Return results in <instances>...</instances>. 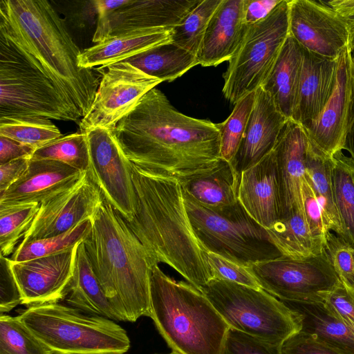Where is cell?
Masks as SVG:
<instances>
[{"instance_id": "3", "label": "cell", "mask_w": 354, "mask_h": 354, "mask_svg": "<svg viewBox=\"0 0 354 354\" xmlns=\"http://www.w3.org/2000/svg\"><path fill=\"white\" fill-rule=\"evenodd\" d=\"M0 31L36 59L81 118L86 115L100 81L79 66L82 51L49 1L1 0Z\"/></svg>"}, {"instance_id": "34", "label": "cell", "mask_w": 354, "mask_h": 354, "mask_svg": "<svg viewBox=\"0 0 354 354\" xmlns=\"http://www.w3.org/2000/svg\"><path fill=\"white\" fill-rule=\"evenodd\" d=\"M0 136L35 149L62 136L50 119L32 116L0 118Z\"/></svg>"}, {"instance_id": "45", "label": "cell", "mask_w": 354, "mask_h": 354, "mask_svg": "<svg viewBox=\"0 0 354 354\" xmlns=\"http://www.w3.org/2000/svg\"><path fill=\"white\" fill-rule=\"evenodd\" d=\"M324 304L354 333V290L340 281Z\"/></svg>"}, {"instance_id": "39", "label": "cell", "mask_w": 354, "mask_h": 354, "mask_svg": "<svg viewBox=\"0 0 354 354\" xmlns=\"http://www.w3.org/2000/svg\"><path fill=\"white\" fill-rule=\"evenodd\" d=\"M221 1L202 0L172 29L171 42L196 56L208 23Z\"/></svg>"}, {"instance_id": "25", "label": "cell", "mask_w": 354, "mask_h": 354, "mask_svg": "<svg viewBox=\"0 0 354 354\" xmlns=\"http://www.w3.org/2000/svg\"><path fill=\"white\" fill-rule=\"evenodd\" d=\"M171 31L136 30L106 39L82 51L78 64L81 68L93 69L122 62L147 50L171 42Z\"/></svg>"}, {"instance_id": "41", "label": "cell", "mask_w": 354, "mask_h": 354, "mask_svg": "<svg viewBox=\"0 0 354 354\" xmlns=\"http://www.w3.org/2000/svg\"><path fill=\"white\" fill-rule=\"evenodd\" d=\"M324 250L340 281L354 290V250L343 239L329 231Z\"/></svg>"}, {"instance_id": "16", "label": "cell", "mask_w": 354, "mask_h": 354, "mask_svg": "<svg viewBox=\"0 0 354 354\" xmlns=\"http://www.w3.org/2000/svg\"><path fill=\"white\" fill-rule=\"evenodd\" d=\"M104 198L87 171L74 184L43 201L21 243L63 234L91 219Z\"/></svg>"}, {"instance_id": "40", "label": "cell", "mask_w": 354, "mask_h": 354, "mask_svg": "<svg viewBox=\"0 0 354 354\" xmlns=\"http://www.w3.org/2000/svg\"><path fill=\"white\" fill-rule=\"evenodd\" d=\"M255 100V91L238 101L223 122L216 124L221 140V158L230 161L236 153L243 136Z\"/></svg>"}, {"instance_id": "12", "label": "cell", "mask_w": 354, "mask_h": 354, "mask_svg": "<svg viewBox=\"0 0 354 354\" xmlns=\"http://www.w3.org/2000/svg\"><path fill=\"white\" fill-rule=\"evenodd\" d=\"M289 35L304 49L336 59L348 46L354 49V20L326 1L288 0Z\"/></svg>"}, {"instance_id": "43", "label": "cell", "mask_w": 354, "mask_h": 354, "mask_svg": "<svg viewBox=\"0 0 354 354\" xmlns=\"http://www.w3.org/2000/svg\"><path fill=\"white\" fill-rule=\"evenodd\" d=\"M205 257L213 279L232 281L254 288H261L248 268L206 250Z\"/></svg>"}, {"instance_id": "18", "label": "cell", "mask_w": 354, "mask_h": 354, "mask_svg": "<svg viewBox=\"0 0 354 354\" xmlns=\"http://www.w3.org/2000/svg\"><path fill=\"white\" fill-rule=\"evenodd\" d=\"M202 0H131L97 23L93 42L126 32L151 29L172 30Z\"/></svg>"}, {"instance_id": "20", "label": "cell", "mask_w": 354, "mask_h": 354, "mask_svg": "<svg viewBox=\"0 0 354 354\" xmlns=\"http://www.w3.org/2000/svg\"><path fill=\"white\" fill-rule=\"evenodd\" d=\"M310 138L299 122L288 119L281 131L274 151L279 188L281 215L303 210L301 186Z\"/></svg>"}, {"instance_id": "19", "label": "cell", "mask_w": 354, "mask_h": 354, "mask_svg": "<svg viewBox=\"0 0 354 354\" xmlns=\"http://www.w3.org/2000/svg\"><path fill=\"white\" fill-rule=\"evenodd\" d=\"M288 120L270 95L259 87L239 149L230 161L239 178L243 171L274 150Z\"/></svg>"}, {"instance_id": "14", "label": "cell", "mask_w": 354, "mask_h": 354, "mask_svg": "<svg viewBox=\"0 0 354 354\" xmlns=\"http://www.w3.org/2000/svg\"><path fill=\"white\" fill-rule=\"evenodd\" d=\"M97 71L102 77L91 109L79 122L82 132L95 128L113 129L148 91L162 82L125 62Z\"/></svg>"}, {"instance_id": "31", "label": "cell", "mask_w": 354, "mask_h": 354, "mask_svg": "<svg viewBox=\"0 0 354 354\" xmlns=\"http://www.w3.org/2000/svg\"><path fill=\"white\" fill-rule=\"evenodd\" d=\"M333 157L322 152L310 139L306 173L321 207L327 230L342 238V228L333 193Z\"/></svg>"}, {"instance_id": "26", "label": "cell", "mask_w": 354, "mask_h": 354, "mask_svg": "<svg viewBox=\"0 0 354 354\" xmlns=\"http://www.w3.org/2000/svg\"><path fill=\"white\" fill-rule=\"evenodd\" d=\"M302 48L290 35L261 88L272 97L278 109L292 119L297 103L302 65Z\"/></svg>"}, {"instance_id": "11", "label": "cell", "mask_w": 354, "mask_h": 354, "mask_svg": "<svg viewBox=\"0 0 354 354\" xmlns=\"http://www.w3.org/2000/svg\"><path fill=\"white\" fill-rule=\"evenodd\" d=\"M248 269L262 289L285 301L324 303L340 283L325 250L302 258L282 256Z\"/></svg>"}, {"instance_id": "38", "label": "cell", "mask_w": 354, "mask_h": 354, "mask_svg": "<svg viewBox=\"0 0 354 354\" xmlns=\"http://www.w3.org/2000/svg\"><path fill=\"white\" fill-rule=\"evenodd\" d=\"M0 315V354H55L19 316Z\"/></svg>"}, {"instance_id": "10", "label": "cell", "mask_w": 354, "mask_h": 354, "mask_svg": "<svg viewBox=\"0 0 354 354\" xmlns=\"http://www.w3.org/2000/svg\"><path fill=\"white\" fill-rule=\"evenodd\" d=\"M289 35L288 0H281L263 19L248 25L223 74L222 93L235 104L261 86Z\"/></svg>"}, {"instance_id": "30", "label": "cell", "mask_w": 354, "mask_h": 354, "mask_svg": "<svg viewBox=\"0 0 354 354\" xmlns=\"http://www.w3.org/2000/svg\"><path fill=\"white\" fill-rule=\"evenodd\" d=\"M122 62L162 82H171L198 64L196 55L173 42L147 50Z\"/></svg>"}, {"instance_id": "52", "label": "cell", "mask_w": 354, "mask_h": 354, "mask_svg": "<svg viewBox=\"0 0 354 354\" xmlns=\"http://www.w3.org/2000/svg\"><path fill=\"white\" fill-rule=\"evenodd\" d=\"M344 149L348 151L350 156L354 159V103L351 114Z\"/></svg>"}, {"instance_id": "13", "label": "cell", "mask_w": 354, "mask_h": 354, "mask_svg": "<svg viewBox=\"0 0 354 354\" xmlns=\"http://www.w3.org/2000/svg\"><path fill=\"white\" fill-rule=\"evenodd\" d=\"M89 166L88 174L104 199L126 221L136 211L133 182V164L119 145L112 129L95 128L86 132Z\"/></svg>"}, {"instance_id": "29", "label": "cell", "mask_w": 354, "mask_h": 354, "mask_svg": "<svg viewBox=\"0 0 354 354\" xmlns=\"http://www.w3.org/2000/svg\"><path fill=\"white\" fill-rule=\"evenodd\" d=\"M239 176L231 163L221 159L210 172L182 185L183 191L209 208H221L238 200Z\"/></svg>"}, {"instance_id": "32", "label": "cell", "mask_w": 354, "mask_h": 354, "mask_svg": "<svg viewBox=\"0 0 354 354\" xmlns=\"http://www.w3.org/2000/svg\"><path fill=\"white\" fill-rule=\"evenodd\" d=\"M267 230L283 256L302 258L324 251L312 239L302 209H294L280 217Z\"/></svg>"}, {"instance_id": "2", "label": "cell", "mask_w": 354, "mask_h": 354, "mask_svg": "<svg viewBox=\"0 0 354 354\" xmlns=\"http://www.w3.org/2000/svg\"><path fill=\"white\" fill-rule=\"evenodd\" d=\"M136 211L126 221L149 254L201 290L213 279L186 209L181 184L133 165Z\"/></svg>"}, {"instance_id": "27", "label": "cell", "mask_w": 354, "mask_h": 354, "mask_svg": "<svg viewBox=\"0 0 354 354\" xmlns=\"http://www.w3.org/2000/svg\"><path fill=\"white\" fill-rule=\"evenodd\" d=\"M64 300L85 313L122 321L94 272L84 241L77 245L74 274Z\"/></svg>"}, {"instance_id": "53", "label": "cell", "mask_w": 354, "mask_h": 354, "mask_svg": "<svg viewBox=\"0 0 354 354\" xmlns=\"http://www.w3.org/2000/svg\"><path fill=\"white\" fill-rule=\"evenodd\" d=\"M167 354H182V353H178V352H176V351H172L171 353H167Z\"/></svg>"}, {"instance_id": "54", "label": "cell", "mask_w": 354, "mask_h": 354, "mask_svg": "<svg viewBox=\"0 0 354 354\" xmlns=\"http://www.w3.org/2000/svg\"><path fill=\"white\" fill-rule=\"evenodd\" d=\"M352 19L354 20V16L352 17ZM353 55H354V49L353 50Z\"/></svg>"}, {"instance_id": "21", "label": "cell", "mask_w": 354, "mask_h": 354, "mask_svg": "<svg viewBox=\"0 0 354 354\" xmlns=\"http://www.w3.org/2000/svg\"><path fill=\"white\" fill-rule=\"evenodd\" d=\"M245 3V0H222L205 32L196 55L198 64L215 66L233 57L248 28Z\"/></svg>"}, {"instance_id": "22", "label": "cell", "mask_w": 354, "mask_h": 354, "mask_svg": "<svg viewBox=\"0 0 354 354\" xmlns=\"http://www.w3.org/2000/svg\"><path fill=\"white\" fill-rule=\"evenodd\" d=\"M84 172L59 161L30 160L24 175L0 194V205L41 204L74 184Z\"/></svg>"}, {"instance_id": "36", "label": "cell", "mask_w": 354, "mask_h": 354, "mask_svg": "<svg viewBox=\"0 0 354 354\" xmlns=\"http://www.w3.org/2000/svg\"><path fill=\"white\" fill-rule=\"evenodd\" d=\"M30 160L59 161L82 172L88 171L89 151L86 133L80 131L61 136L36 149Z\"/></svg>"}, {"instance_id": "37", "label": "cell", "mask_w": 354, "mask_h": 354, "mask_svg": "<svg viewBox=\"0 0 354 354\" xmlns=\"http://www.w3.org/2000/svg\"><path fill=\"white\" fill-rule=\"evenodd\" d=\"M39 203L0 205V254L14 252L17 243L30 228L39 212Z\"/></svg>"}, {"instance_id": "1", "label": "cell", "mask_w": 354, "mask_h": 354, "mask_svg": "<svg viewBox=\"0 0 354 354\" xmlns=\"http://www.w3.org/2000/svg\"><path fill=\"white\" fill-rule=\"evenodd\" d=\"M112 129L134 165L181 185L210 172L221 159L216 124L179 112L156 88Z\"/></svg>"}, {"instance_id": "15", "label": "cell", "mask_w": 354, "mask_h": 354, "mask_svg": "<svg viewBox=\"0 0 354 354\" xmlns=\"http://www.w3.org/2000/svg\"><path fill=\"white\" fill-rule=\"evenodd\" d=\"M353 50V46H348L337 58L333 91L319 115L301 124L314 145L330 157L345 149L354 103Z\"/></svg>"}, {"instance_id": "35", "label": "cell", "mask_w": 354, "mask_h": 354, "mask_svg": "<svg viewBox=\"0 0 354 354\" xmlns=\"http://www.w3.org/2000/svg\"><path fill=\"white\" fill-rule=\"evenodd\" d=\"M91 228V219H87L63 234L20 243L10 259L21 262L64 252L84 241Z\"/></svg>"}, {"instance_id": "50", "label": "cell", "mask_w": 354, "mask_h": 354, "mask_svg": "<svg viewBox=\"0 0 354 354\" xmlns=\"http://www.w3.org/2000/svg\"><path fill=\"white\" fill-rule=\"evenodd\" d=\"M281 0H245V18L248 25L265 19Z\"/></svg>"}, {"instance_id": "28", "label": "cell", "mask_w": 354, "mask_h": 354, "mask_svg": "<svg viewBox=\"0 0 354 354\" xmlns=\"http://www.w3.org/2000/svg\"><path fill=\"white\" fill-rule=\"evenodd\" d=\"M285 303L301 315V331L315 336L343 354H354V333L324 303Z\"/></svg>"}, {"instance_id": "55", "label": "cell", "mask_w": 354, "mask_h": 354, "mask_svg": "<svg viewBox=\"0 0 354 354\" xmlns=\"http://www.w3.org/2000/svg\"><path fill=\"white\" fill-rule=\"evenodd\" d=\"M353 61H354V55H353Z\"/></svg>"}, {"instance_id": "48", "label": "cell", "mask_w": 354, "mask_h": 354, "mask_svg": "<svg viewBox=\"0 0 354 354\" xmlns=\"http://www.w3.org/2000/svg\"><path fill=\"white\" fill-rule=\"evenodd\" d=\"M30 158H21L0 165V194L7 190L26 171Z\"/></svg>"}, {"instance_id": "17", "label": "cell", "mask_w": 354, "mask_h": 354, "mask_svg": "<svg viewBox=\"0 0 354 354\" xmlns=\"http://www.w3.org/2000/svg\"><path fill=\"white\" fill-rule=\"evenodd\" d=\"M79 243L53 255L21 262L10 260L21 304L28 308L64 299L73 277Z\"/></svg>"}, {"instance_id": "6", "label": "cell", "mask_w": 354, "mask_h": 354, "mask_svg": "<svg viewBox=\"0 0 354 354\" xmlns=\"http://www.w3.org/2000/svg\"><path fill=\"white\" fill-rule=\"evenodd\" d=\"M55 354H124L131 342L112 319L60 302L27 308L19 315Z\"/></svg>"}, {"instance_id": "49", "label": "cell", "mask_w": 354, "mask_h": 354, "mask_svg": "<svg viewBox=\"0 0 354 354\" xmlns=\"http://www.w3.org/2000/svg\"><path fill=\"white\" fill-rule=\"evenodd\" d=\"M35 149L30 145L0 136V165L18 158H31Z\"/></svg>"}, {"instance_id": "9", "label": "cell", "mask_w": 354, "mask_h": 354, "mask_svg": "<svg viewBox=\"0 0 354 354\" xmlns=\"http://www.w3.org/2000/svg\"><path fill=\"white\" fill-rule=\"evenodd\" d=\"M19 116L82 119L53 81L0 31V118Z\"/></svg>"}, {"instance_id": "5", "label": "cell", "mask_w": 354, "mask_h": 354, "mask_svg": "<svg viewBox=\"0 0 354 354\" xmlns=\"http://www.w3.org/2000/svg\"><path fill=\"white\" fill-rule=\"evenodd\" d=\"M150 310V317L172 351L223 354L230 326L200 290L171 278L158 265L151 272Z\"/></svg>"}, {"instance_id": "33", "label": "cell", "mask_w": 354, "mask_h": 354, "mask_svg": "<svg viewBox=\"0 0 354 354\" xmlns=\"http://www.w3.org/2000/svg\"><path fill=\"white\" fill-rule=\"evenodd\" d=\"M332 180L343 239L354 250V159L342 151L333 156Z\"/></svg>"}, {"instance_id": "24", "label": "cell", "mask_w": 354, "mask_h": 354, "mask_svg": "<svg viewBox=\"0 0 354 354\" xmlns=\"http://www.w3.org/2000/svg\"><path fill=\"white\" fill-rule=\"evenodd\" d=\"M302 53L297 99L292 119L303 125L319 115L330 96L337 59L323 57L303 48Z\"/></svg>"}, {"instance_id": "42", "label": "cell", "mask_w": 354, "mask_h": 354, "mask_svg": "<svg viewBox=\"0 0 354 354\" xmlns=\"http://www.w3.org/2000/svg\"><path fill=\"white\" fill-rule=\"evenodd\" d=\"M301 198L304 215L310 236L319 248L324 249L326 234L329 231L306 173L302 182Z\"/></svg>"}, {"instance_id": "4", "label": "cell", "mask_w": 354, "mask_h": 354, "mask_svg": "<svg viewBox=\"0 0 354 354\" xmlns=\"http://www.w3.org/2000/svg\"><path fill=\"white\" fill-rule=\"evenodd\" d=\"M84 241L94 272L124 322L151 315L150 279L154 263L126 221L104 199Z\"/></svg>"}, {"instance_id": "7", "label": "cell", "mask_w": 354, "mask_h": 354, "mask_svg": "<svg viewBox=\"0 0 354 354\" xmlns=\"http://www.w3.org/2000/svg\"><path fill=\"white\" fill-rule=\"evenodd\" d=\"M183 195L194 232L205 250L246 268L283 256L267 229L239 201L221 208H209L186 192Z\"/></svg>"}, {"instance_id": "8", "label": "cell", "mask_w": 354, "mask_h": 354, "mask_svg": "<svg viewBox=\"0 0 354 354\" xmlns=\"http://www.w3.org/2000/svg\"><path fill=\"white\" fill-rule=\"evenodd\" d=\"M201 292L232 329L279 344L301 330L299 313L262 288L213 279Z\"/></svg>"}, {"instance_id": "44", "label": "cell", "mask_w": 354, "mask_h": 354, "mask_svg": "<svg viewBox=\"0 0 354 354\" xmlns=\"http://www.w3.org/2000/svg\"><path fill=\"white\" fill-rule=\"evenodd\" d=\"M281 345L230 328L223 354H282Z\"/></svg>"}, {"instance_id": "46", "label": "cell", "mask_w": 354, "mask_h": 354, "mask_svg": "<svg viewBox=\"0 0 354 354\" xmlns=\"http://www.w3.org/2000/svg\"><path fill=\"white\" fill-rule=\"evenodd\" d=\"M282 354H343L315 336L300 331L281 345Z\"/></svg>"}, {"instance_id": "47", "label": "cell", "mask_w": 354, "mask_h": 354, "mask_svg": "<svg viewBox=\"0 0 354 354\" xmlns=\"http://www.w3.org/2000/svg\"><path fill=\"white\" fill-rule=\"evenodd\" d=\"M0 313H8L21 304V296L12 274L10 258L0 254Z\"/></svg>"}, {"instance_id": "23", "label": "cell", "mask_w": 354, "mask_h": 354, "mask_svg": "<svg viewBox=\"0 0 354 354\" xmlns=\"http://www.w3.org/2000/svg\"><path fill=\"white\" fill-rule=\"evenodd\" d=\"M238 200L246 212L266 229L280 218V195L274 150L241 173Z\"/></svg>"}, {"instance_id": "51", "label": "cell", "mask_w": 354, "mask_h": 354, "mask_svg": "<svg viewBox=\"0 0 354 354\" xmlns=\"http://www.w3.org/2000/svg\"><path fill=\"white\" fill-rule=\"evenodd\" d=\"M131 0H95L93 1L97 14V22L104 20L116 9L129 3Z\"/></svg>"}]
</instances>
